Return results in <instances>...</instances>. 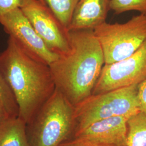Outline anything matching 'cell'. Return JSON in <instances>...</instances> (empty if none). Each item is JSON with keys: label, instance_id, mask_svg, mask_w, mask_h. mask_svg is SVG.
Here are the masks:
<instances>
[{"label": "cell", "instance_id": "6da1fadb", "mask_svg": "<svg viewBox=\"0 0 146 146\" xmlns=\"http://www.w3.org/2000/svg\"><path fill=\"white\" fill-rule=\"evenodd\" d=\"M68 33V52L49 66L55 88L75 106L92 94L105 61L94 31Z\"/></svg>", "mask_w": 146, "mask_h": 146}, {"label": "cell", "instance_id": "7a4b0ae2", "mask_svg": "<svg viewBox=\"0 0 146 146\" xmlns=\"http://www.w3.org/2000/svg\"><path fill=\"white\" fill-rule=\"evenodd\" d=\"M0 70L19 108V116L28 123L55 90L49 66L27 55L9 37L0 53Z\"/></svg>", "mask_w": 146, "mask_h": 146}, {"label": "cell", "instance_id": "3957f363", "mask_svg": "<svg viewBox=\"0 0 146 146\" xmlns=\"http://www.w3.org/2000/svg\"><path fill=\"white\" fill-rule=\"evenodd\" d=\"M74 106L55 88L49 98L26 124L31 146H58L72 138Z\"/></svg>", "mask_w": 146, "mask_h": 146}, {"label": "cell", "instance_id": "277c9868", "mask_svg": "<svg viewBox=\"0 0 146 146\" xmlns=\"http://www.w3.org/2000/svg\"><path fill=\"white\" fill-rule=\"evenodd\" d=\"M139 113L138 84L92 94L74 106L72 138L96 121L114 116L131 117Z\"/></svg>", "mask_w": 146, "mask_h": 146}, {"label": "cell", "instance_id": "5b68a950", "mask_svg": "<svg viewBox=\"0 0 146 146\" xmlns=\"http://www.w3.org/2000/svg\"><path fill=\"white\" fill-rule=\"evenodd\" d=\"M94 33L104 53L105 64L116 62L131 55L146 40V15L140 14L123 23L107 22Z\"/></svg>", "mask_w": 146, "mask_h": 146}, {"label": "cell", "instance_id": "8992f818", "mask_svg": "<svg viewBox=\"0 0 146 146\" xmlns=\"http://www.w3.org/2000/svg\"><path fill=\"white\" fill-rule=\"evenodd\" d=\"M146 80V40L131 55L104 64L92 94L137 85Z\"/></svg>", "mask_w": 146, "mask_h": 146}, {"label": "cell", "instance_id": "52a82bcc", "mask_svg": "<svg viewBox=\"0 0 146 146\" xmlns=\"http://www.w3.org/2000/svg\"><path fill=\"white\" fill-rule=\"evenodd\" d=\"M0 25L21 50L32 58L49 66L59 58L37 34L21 8L1 17Z\"/></svg>", "mask_w": 146, "mask_h": 146}, {"label": "cell", "instance_id": "ba28073f", "mask_svg": "<svg viewBox=\"0 0 146 146\" xmlns=\"http://www.w3.org/2000/svg\"><path fill=\"white\" fill-rule=\"evenodd\" d=\"M21 9L52 52L59 56L68 52V31L46 3L40 0H27Z\"/></svg>", "mask_w": 146, "mask_h": 146}, {"label": "cell", "instance_id": "9c48e42d", "mask_svg": "<svg viewBox=\"0 0 146 146\" xmlns=\"http://www.w3.org/2000/svg\"><path fill=\"white\" fill-rule=\"evenodd\" d=\"M129 118L114 116L96 121L75 134L72 139L104 145L126 146Z\"/></svg>", "mask_w": 146, "mask_h": 146}, {"label": "cell", "instance_id": "30bf717a", "mask_svg": "<svg viewBox=\"0 0 146 146\" xmlns=\"http://www.w3.org/2000/svg\"><path fill=\"white\" fill-rule=\"evenodd\" d=\"M110 0H79L69 31L93 30L106 22Z\"/></svg>", "mask_w": 146, "mask_h": 146}, {"label": "cell", "instance_id": "8fae6325", "mask_svg": "<svg viewBox=\"0 0 146 146\" xmlns=\"http://www.w3.org/2000/svg\"><path fill=\"white\" fill-rule=\"evenodd\" d=\"M0 146H31L26 123L20 117H9L0 125Z\"/></svg>", "mask_w": 146, "mask_h": 146}, {"label": "cell", "instance_id": "7c38bea8", "mask_svg": "<svg viewBox=\"0 0 146 146\" xmlns=\"http://www.w3.org/2000/svg\"><path fill=\"white\" fill-rule=\"evenodd\" d=\"M126 146H146V115L141 112L128 120Z\"/></svg>", "mask_w": 146, "mask_h": 146}, {"label": "cell", "instance_id": "4fadbf2b", "mask_svg": "<svg viewBox=\"0 0 146 146\" xmlns=\"http://www.w3.org/2000/svg\"><path fill=\"white\" fill-rule=\"evenodd\" d=\"M52 11L58 20L68 31L73 14L79 0H40Z\"/></svg>", "mask_w": 146, "mask_h": 146}, {"label": "cell", "instance_id": "5bb4252c", "mask_svg": "<svg viewBox=\"0 0 146 146\" xmlns=\"http://www.w3.org/2000/svg\"><path fill=\"white\" fill-rule=\"evenodd\" d=\"M0 101L4 106L9 117L19 116V108L14 95L12 93L2 73L0 70Z\"/></svg>", "mask_w": 146, "mask_h": 146}, {"label": "cell", "instance_id": "9a60e30c", "mask_svg": "<svg viewBox=\"0 0 146 146\" xmlns=\"http://www.w3.org/2000/svg\"><path fill=\"white\" fill-rule=\"evenodd\" d=\"M110 8L116 15L136 11L146 15V0H110Z\"/></svg>", "mask_w": 146, "mask_h": 146}, {"label": "cell", "instance_id": "2e32d148", "mask_svg": "<svg viewBox=\"0 0 146 146\" xmlns=\"http://www.w3.org/2000/svg\"><path fill=\"white\" fill-rule=\"evenodd\" d=\"M27 0H0V17L16 8H22Z\"/></svg>", "mask_w": 146, "mask_h": 146}, {"label": "cell", "instance_id": "e0dca14e", "mask_svg": "<svg viewBox=\"0 0 146 146\" xmlns=\"http://www.w3.org/2000/svg\"><path fill=\"white\" fill-rule=\"evenodd\" d=\"M138 100L140 112L146 115V80L138 84Z\"/></svg>", "mask_w": 146, "mask_h": 146}, {"label": "cell", "instance_id": "ac0fdd59", "mask_svg": "<svg viewBox=\"0 0 146 146\" xmlns=\"http://www.w3.org/2000/svg\"><path fill=\"white\" fill-rule=\"evenodd\" d=\"M58 146H113L96 144L78 139H70L63 142Z\"/></svg>", "mask_w": 146, "mask_h": 146}, {"label": "cell", "instance_id": "d6986e66", "mask_svg": "<svg viewBox=\"0 0 146 146\" xmlns=\"http://www.w3.org/2000/svg\"><path fill=\"white\" fill-rule=\"evenodd\" d=\"M9 118V115L6 111L4 106L0 101V125Z\"/></svg>", "mask_w": 146, "mask_h": 146}]
</instances>
